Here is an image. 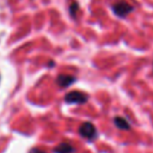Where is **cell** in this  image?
Listing matches in <instances>:
<instances>
[{
    "label": "cell",
    "mask_w": 153,
    "mask_h": 153,
    "mask_svg": "<svg viewBox=\"0 0 153 153\" xmlns=\"http://www.w3.org/2000/svg\"><path fill=\"white\" fill-rule=\"evenodd\" d=\"M29 153H47L45 151H43L42 148H37V147H33V148H31L30 149V152Z\"/></svg>",
    "instance_id": "obj_8"
},
{
    "label": "cell",
    "mask_w": 153,
    "mask_h": 153,
    "mask_svg": "<svg viewBox=\"0 0 153 153\" xmlns=\"http://www.w3.org/2000/svg\"><path fill=\"white\" fill-rule=\"evenodd\" d=\"M114 124L121 130H130V128H131L128 120L122 117V116H115L114 117Z\"/></svg>",
    "instance_id": "obj_5"
},
{
    "label": "cell",
    "mask_w": 153,
    "mask_h": 153,
    "mask_svg": "<svg viewBox=\"0 0 153 153\" xmlns=\"http://www.w3.org/2000/svg\"><path fill=\"white\" fill-rule=\"evenodd\" d=\"M79 10V5L78 2H72V5L69 6V14L72 17H75V12Z\"/></svg>",
    "instance_id": "obj_7"
},
{
    "label": "cell",
    "mask_w": 153,
    "mask_h": 153,
    "mask_svg": "<svg viewBox=\"0 0 153 153\" xmlns=\"http://www.w3.org/2000/svg\"><path fill=\"white\" fill-rule=\"evenodd\" d=\"M111 8H112V12H114L117 17H121V18L127 17L129 13H131V12L134 11V6L130 5V4H128L127 1H123V0L115 2V4L111 6Z\"/></svg>",
    "instance_id": "obj_1"
},
{
    "label": "cell",
    "mask_w": 153,
    "mask_h": 153,
    "mask_svg": "<svg viewBox=\"0 0 153 153\" xmlns=\"http://www.w3.org/2000/svg\"><path fill=\"white\" fill-rule=\"evenodd\" d=\"M74 147L69 142H61L54 148V153H73Z\"/></svg>",
    "instance_id": "obj_6"
},
{
    "label": "cell",
    "mask_w": 153,
    "mask_h": 153,
    "mask_svg": "<svg viewBox=\"0 0 153 153\" xmlns=\"http://www.w3.org/2000/svg\"><path fill=\"white\" fill-rule=\"evenodd\" d=\"M79 134H80L82 137L87 139V140H93V139H96L97 135H98L96 127H94L91 122H84V123L80 126V128H79Z\"/></svg>",
    "instance_id": "obj_3"
},
{
    "label": "cell",
    "mask_w": 153,
    "mask_h": 153,
    "mask_svg": "<svg viewBox=\"0 0 153 153\" xmlns=\"http://www.w3.org/2000/svg\"><path fill=\"white\" fill-rule=\"evenodd\" d=\"M88 99V96L81 91H72L65 96V102L68 104H84Z\"/></svg>",
    "instance_id": "obj_2"
},
{
    "label": "cell",
    "mask_w": 153,
    "mask_h": 153,
    "mask_svg": "<svg viewBox=\"0 0 153 153\" xmlns=\"http://www.w3.org/2000/svg\"><path fill=\"white\" fill-rule=\"evenodd\" d=\"M75 79L76 78L71 74H60L56 78V84L61 87H67V86H71L72 84H74Z\"/></svg>",
    "instance_id": "obj_4"
}]
</instances>
